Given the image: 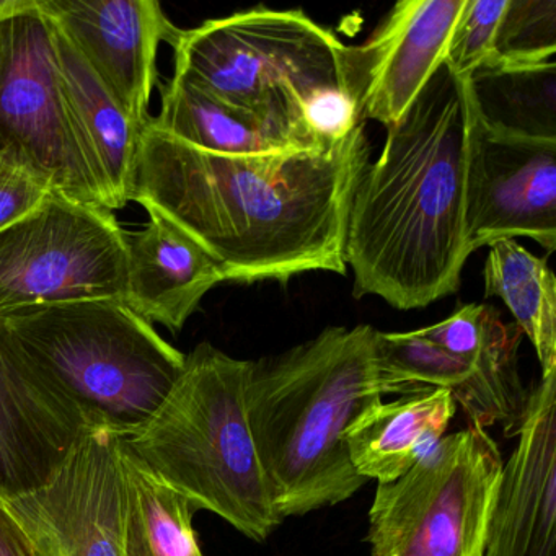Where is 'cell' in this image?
<instances>
[{
  "instance_id": "obj_6",
  "label": "cell",
  "mask_w": 556,
  "mask_h": 556,
  "mask_svg": "<svg viewBox=\"0 0 556 556\" xmlns=\"http://www.w3.org/2000/svg\"><path fill=\"white\" fill-rule=\"evenodd\" d=\"M170 47L174 77L286 126L315 148H330L311 135L304 112L321 93H350L348 47L305 12H237L178 31Z\"/></svg>"
},
{
  "instance_id": "obj_9",
  "label": "cell",
  "mask_w": 556,
  "mask_h": 556,
  "mask_svg": "<svg viewBox=\"0 0 556 556\" xmlns=\"http://www.w3.org/2000/svg\"><path fill=\"white\" fill-rule=\"evenodd\" d=\"M126 230L115 213L64 194L0 232V318L126 294Z\"/></svg>"
},
{
  "instance_id": "obj_28",
  "label": "cell",
  "mask_w": 556,
  "mask_h": 556,
  "mask_svg": "<svg viewBox=\"0 0 556 556\" xmlns=\"http://www.w3.org/2000/svg\"><path fill=\"white\" fill-rule=\"evenodd\" d=\"M0 556H34L24 529L0 501Z\"/></svg>"
},
{
  "instance_id": "obj_5",
  "label": "cell",
  "mask_w": 556,
  "mask_h": 556,
  "mask_svg": "<svg viewBox=\"0 0 556 556\" xmlns=\"http://www.w3.org/2000/svg\"><path fill=\"white\" fill-rule=\"evenodd\" d=\"M0 320L48 379L119 434L155 412L187 361L119 299L64 302Z\"/></svg>"
},
{
  "instance_id": "obj_8",
  "label": "cell",
  "mask_w": 556,
  "mask_h": 556,
  "mask_svg": "<svg viewBox=\"0 0 556 556\" xmlns=\"http://www.w3.org/2000/svg\"><path fill=\"white\" fill-rule=\"evenodd\" d=\"M0 154L56 193L106 207L64 100L56 27L40 0H0Z\"/></svg>"
},
{
  "instance_id": "obj_15",
  "label": "cell",
  "mask_w": 556,
  "mask_h": 556,
  "mask_svg": "<svg viewBox=\"0 0 556 556\" xmlns=\"http://www.w3.org/2000/svg\"><path fill=\"white\" fill-rule=\"evenodd\" d=\"M501 470L483 556H556V370L530 390Z\"/></svg>"
},
{
  "instance_id": "obj_16",
  "label": "cell",
  "mask_w": 556,
  "mask_h": 556,
  "mask_svg": "<svg viewBox=\"0 0 556 556\" xmlns=\"http://www.w3.org/2000/svg\"><path fill=\"white\" fill-rule=\"evenodd\" d=\"M126 233L125 304L149 324L180 331L204 295L227 281L207 250L157 213Z\"/></svg>"
},
{
  "instance_id": "obj_10",
  "label": "cell",
  "mask_w": 556,
  "mask_h": 556,
  "mask_svg": "<svg viewBox=\"0 0 556 556\" xmlns=\"http://www.w3.org/2000/svg\"><path fill=\"white\" fill-rule=\"evenodd\" d=\"M2 503L34 556H123L119 432L93 419L45 483Z\"/></svg>"
},
{
  "instance_id": "obj_18",
  "label": "cell",
  "mask_w": 556,
  "mask_h": 556,
  "mask_svg": "<svg viewBox=\"0 0 556 556\" xmlns=\"http://www.w3.org/2000/svg\"><path fill=\"white\" fill-rule=\"evenodd\" d=\"M54 27L64 100L105 206L110 211L123 210L135 194L139 141L144 128L128 118L70 38L56 24Z\"/></svg>"
},
{
  "instance_id": "obj_13",
  "label": "cell",
  "mask_w": 556,
  "mask_h": 556,
  "mask_svg": "<svg viewBox=\"0 0 556 556\" xmlns=\"http://www.w3.org/2000/svg\"><path fill=\"white\" fill-rule=\"evenodd\" d=\"M93 419L28 359L0 320V501L45 483Z\"/></svg>"
},
{
  "instance_id": "obj_20",
  "label": "cell",
  "mask_w": 556,
  "mask_h": 556,
  "mask_svg": "<svg viewBox=\"0 0 556 556\" xmlns=\"http://www.w3.org/2000/svg\"><path fill=\"white\" fill-rule=\"evenodd\" d=\"M151 123L165 135L211 154L243 157L327 149L315 148L292 129L229 105L178 77L161 87V113Z\"/></svg>"
},
{
  "instance_id": "obj_7",
  "label": "cell",
  "mask_w": 556,
  "mask_h": 556,
  "mask_svg": "<svg viewBox=\"0 0 556 556\" xmlns=\"http://www.w3.org/2000/svg\"><path fill=\"white\" fill-rule=\"evenodd\" d=\"M503 464L480 426L444 435L402 478L377 484L372 556H483Z\"/></svg>"
},
{
  "instance_id": "obj_21",
  "label": "cell",
  "mask_w": 556,
  "mask_h": 556,
  "mask_svg": "<svg viewBox=\"0 0 556 556\" xmlns=\"http://www.w3.org/2000/svg\"><path fill=\"white\" fill-rule=\"evenodd\" d=\"M467 79L475 116L493 131L556 141V63L488 60Z\"/></svg>"
},
{
  "instance_id": "obj_4",
  "label": "cell",
  "mask_w": 556,
  "mask_h": 556,
  "mask_svg": "<svg viewBox=\"0 0 556 556\" xmlns=\"http://www.w3.org/2000/svg\"><path fill=\"white\" fill-rule=\"evenodd\" d=\"M249 364L198 344L164 402L119 438L194 509L211 510L253 542H265L282 519L247 418Z\"/></svg>"
},
{
  "instance_id": "obj_19",
  "label": "cell",
  "mask_w": 556,
  "mask_h": 556,
  "mask_svg": "<svg viewBox=\"0 0 556 556\" xmlns=\"http://www.w3.org/2000/svg\"><path fill=\"white\" fill-rule=\"evenodd\" d=\"M455 412L457 403L445 389L370 406L344 434L351 465L367 481L399 480L444 438Z\"/></svg>"
},
{
  "instance_id": "obj_3",
  "label": "cell",
  "mask_w": 556,
  "mask_h": 556,
  "mask_svg": "<svg viewBox=\"0 0 556 556\" xmlns=\"http://www.w3.org/2000/svg\"><path fill=\"white\" fill-rule=\"evenodd\" d=\"M370 325L330 327L285 353L250 361L245 408L282 520L350 500L367 483L348 454V428L390 392Z\"/></svg>"
},
{
  "instance_id": "obj_2",
  "label": "cell",
  "mask_w": 556,
  "mask_h": 556,
  "mask_svg": "<svg viewBox=\"0 0 556 556\" xmlns=\"http://www.w3.org/2000/svg\"><path fill=\"white\" fill-rule=\"evenodd\" d=\"M471 122L467 79L442 61L387 128L382 154L357 184L344 243L354 298L376 295L413 311L458 291L471 255L465 232Z\"/></svg>"
},
{
  "instance_id": "obj_11",
  "label": "cell",
  "mask_w": 556,
  "mask_h": 556,
  "mask_svg": "<svg viewBox=\"0 0 556 556\" xmlns=\"http://www.w3.org/2000/svg\"><path fill=\"white\" fill-rule=\"evenodd\" d=\"M468 249L530 239L556 250V141L493 131L475 116L465 168Z\"/></svg>"
},
{
  "instance_id": "obj_12",
  "label": "cell",
  "mask_w": 556,
  "mask_h": 556,
  "mask_svg": "<svg viewBox=\"0 0 556 556\" xmlns=\"http://www.w3.org/2000/svg\"><path fill=\"white\" fill-rule=\"evenodd\" d=\"M40 4L128 118L146 128L159 79V48L164 41L172 45L180 31L162 5L155 0H40Z\"/></svg>"
},
{
  "instance_id": "obj_26",
  "label": "cell",
  "mask_w": 556,
  "mask_h": 556,
  "mask_svg": "<svg viewBox=\"0 0 556 556\" xmlns=\"http://www.w3.org/2000/svg\"><path fill=\"white\" fill-rule=\"evenodd\" d=\"M500 325L496 312L490 307L468 304L439 324L419 328L416 333L454 356L478 364Z\"/></svg>"
},
{
  "instance_id": "obj_24",
  "label": "cell",
  "mask_w": 556,
  "mask_h": 556,
  "mask_svg": "<svg viewBox=\"0 0 556 556\" xmlns=\"http://www.w3.org/2000/svg\"><path fill=\"white\" fill-rule=\"evenodd\" d=\"M556 0H507L491 60L507 64L555 61Z\"/></svg>"
},
{
  "instance_id": "obj_17",
  "label": "cell",
  "mask_w": 556,
  "mask_h": 556,
  "mask_svg": "<svg viewBox=\"0 0 556 556\" xmlns=\"http://www.w3.org/2000/svg\"><path fill=\"white\" fill-rule=\"evenodd\" d=\"M376 357L392 393L445 389L465 409L470 425L483 429L501 425L507 438L517 435L522 426L530 392L520 377L488 376L477 363L447 353L416 331H377Z\"/></svg>"
},
{
  "instance_id": "obj_14",
  "label": "cell",
  "mask_w": 556,
  "mask_h": 556,
  "mask_svg": "<svg viewBox=\"0 0 556 556\" xmlns=\"http://www.w3.org/2000/svg\"><path fill=\"white\" fill-rule=\"evenodd\" d=\"M465 0H403L361 47H348V90L364 122L402 118L444 61Z\"/></svg>"
},
{
  "instance_id": "obj_22",
  "label": "cell",
  "mask_w": 556,
  "mask_h": 556,
  "mask_svg": "<svg viewBox=\"0 0 556 556\" xmlns=\"http://www.w3.org/2000/svg\"><path fill=\"white\" fill-rule=\"evenodd\" d=\"M484 298H500L539 357L542 376L556 370V279L545 258L517 240L488 247Z\"/></svg>"
},
{
  "instance_id": "obj_27",
  "label": "cell",
  "mask_w": 556,
  "mask_h": 556,
  "mask_svg": "<svg viewBox=\"0 0 556 556\" xmlns=\"http://www.w3.org/2000/svg\"><path fill=\"white\" fill-rule=\"evenodd\" d=\"M53 188L22 167L11 155L0 154V232L37 210Z\"/></svg>"
},
{
  "instance_id": "obj_25",
  "label": "cell",
  "mask_w": 556,
  "mask_h": 556,
  "mask_svg": "<svg viewBox=\"0 0 556 556\" xmlns=\"http://www.w3.org/2000/svg\"><path fill=\"white\" fill-rule=\"evenodd\" d=\"M507 0H465L448 38L444 61L457 76L468 77L493 56L494 37Z\"/></svg>"
},
{
  "instance_id": "obj_23",
  "label": "cell",
  "mask_w": 556,
  "mask_h": 556,
  "mask_svg": "<svg viewBox=\"0 0 556 556\" xmlns=\"http://www.w3.org/2000/svg\"><path fill=\"white\" fill-rule=\"evenodd\" d=\"M122 473L123 556H204L194 532L193 504L162 483L123 444Z\"/></svg>"
},
{
  "instance_id": "obj_1",
  "label": "cell",
  "mask_w": 556,
  "mask_h": 556,
  "mask_svg": "<svg viewBox=\"0 0 556 556\" xmlns=\"http://www.w3.org/2000/svg\"><path fill=\"white\" fill-rule=\"evenodd\" d=\"M369 164L366 123L320 151L242 157L191 148L149 122L132 201L193 237L227 281L343 276L351 203Z\"/></svg>"
}]
</instances>
